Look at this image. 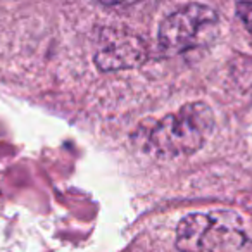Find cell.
I'll return each mask as SVG.
<instances>
[{
	"label": "cell",
	"mask_w": 252,
	"mask_h": 252,
	"mask_svg": "<svg viewBox=\"0 0 252 252\" xmlns=\"http://www.w3.org/2000/svg\"><path fill=\"white\" fill-rule=\"evenodd\" d=\"M214 130V114L204 102H190L154 123L145 145L154 158L175 159L204 147Z\"/></svg>",
	"instance_id": "obj_1"
},
{
	"label": "cell",
	"mask_w": 252,
	"mask_h": 252,
	"mask_svg": "<svg viewBox=\"0 0 252 252\" xmlns=\"http://www.w3.org/2000/svg\"><path fill=\"white\" fill-rule=\"evenodd\" d=\"M247 244L240 218L228 211L189 214L176 228L180 252H242Z\"/></svg>",
	"instance_id": "obj_2"
},
{
	"label": "cell",
	"mask_w": 252,
	"mask_h": 252,
	"mask_svg": "<svg viewBox=\"0 0 252 252\" xmlns=\"http://www.w3.org/2000/svg\"><path fill=\"white\" fill-rule=\"evenodd\" d=\"M218 28V14L202 4L178 9L159 26V49L164 56H178L207 42Z\"/></svg>",
	"instance_id": "obj_3"
},
{
	"label": "cell",
	"mask_w": 252,
	"mask_h": 252,
	"mask_svg": "<svg viewBox=\"0 0 252 252\" xmlns=\"http://www.w3.org/2000/svg\"><path fill=\"white\" fill-rule=\"evenodd\" d=\"M145 57L147 49L140 38L119 30H104L100 35V49L95 54V64L102 71H116L138 66Z\"/></svg>",
	"instance_id": "obj_4"
},
{
	"label": "cell",
	"mask_w": 252,
	"mask_h": 252,
	"mask_svg": "<svg viewBox=\"0 0 252 252\" xmlns=\"http://www.w3.org/2000/svg\"><path fill=\"white\" fill-rule=\"evenodd\" d=\"M237 16L244 23L247 32L252 35V2H240V4H237Z\"/></svg>",
	"instance_id": "obj_5"
}]
</instances>
